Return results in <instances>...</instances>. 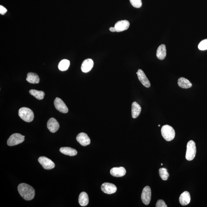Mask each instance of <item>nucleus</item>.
<instances>
[{
	"mask_svg": "<svg viewBox=\"0 0 207 207\" xmlns=\"http://www.w3.org/2000/svg\"><path fill=\"white\" fill-rule=\"evenodd\" d=\"M19 194L27 201L33 199L35 195V191L32 187L26 183H21L18 187Z\"/></svg>",
	"mask_w": 207,
	"mask_h": 207,
	"instance_id": "obj_1",
	"label": "nucleus"
},
{
	"mask_svg": "<svg viewBox=\"0 0 207 207\" xmlns=\"http://www.w3.org/2000/svg\"><path fill=\"white\" fill-rule=\"evenodd\" d=\"M161 133L163 138L167 141H172L175 136L174 128L168 125H164L162 127Z\"/></svg>",
	"mask_w": 207,
	"mask_h": 207,
	"instance_id": "obj_2",
	"label": "nucleus"
},
{
	"mask_svg": "<svg viewBox=\"0 0 207 207\" xmlns=\"http://www.w3.org/2000/svg\"><path fill=\"white\" fill-rule=\"evenodd\" d=\"M19 115L23 120L27 123L31 122L34 119L33 112L30 109L27 107H23L20 109Z\"/></svg>",
	"mask_w": 207,
	"mask_h": 207,
	"instance_id": "obj_3",
	"label": "nucleus"
},
{
	"mask_svg": "<svg viewBox=\"0 0 207 207\" xmlns=\"http://www.w3.org/2000/svg\"><path fill=\"white\" fill-rule=\"evenodd\" d=\"M196 153L195 143L193 141H189L187 143L186 159L188 161H191L194 159Z\"/></svg>",
	"mask_w": 207,
	"mask_h": 207,
	"instance_id": "obj_4",
	"label": "nucleus"
},
{
	"mask_svg": "<svg viewBox=\"0 0 207 207\" xmlns=\"http://www.w3.org/2000/svg\"><path fill=\"white\" fill-rule=\"evenodd\" d=\"M25 137L20 133H14L8 139L7 145L10 146H12L20 144L24 141Z\"/></svg>",
	"mask_w": 207,
	"mask_h": 207,
	"instance_id": "obj_5",
	"label": "nucleus"
},
{
	"mask_svg": "<svg viewBox=\"0 0 207 207\" xmlns=\"http://www.w3.org/2000/svg\"><path fill=\"white\" fill-rule=\"evenodd\" d=\"M38 161L43 169H51L55 167V164L51 160L45 156H40Z\"/></svg>",
	"mask_w": 207,
	"mask_h": 207,
	"instance_id": "obj_6",
	"label": "nucleus"
},
{
	"mask_svg": "<svg viewBox=\"0 0 207 207\" xmlns=\"http://www.w3.org/2000/svg\"><path fill=\"white\" fill-rule=\"evenodd\" d=\"M151 190L150 187L146 186L143 189L141 195L142 200L145 205H147L151 201Z\"/></svg>",
	"mask_w": 207,
	"mask_h": 207,
	"instance_id": "obj_7",
	"label": "nucleus"
},
{
	"mask_svg": "<svg viewBox=\"0 0 207 207\" xmlns=\"http://www.w3.org/2000/svg\"><path fill=\"white\" fill-rule=\"evenodd\" d=\"M55 108L59 111L63 113H67L68 112V109L66 104L60 98L56 97L54 101Z\"/></svg>",
	"mask_w": 207,
	"mask_h": 207,
	"instance_id": "obj_8",
	"label": "nucleus"
},
{
	"mask_svg": "<svg viewBox=\"0 0 207 207\" xmlns=\"http://www.w3.org/2000/svg\"><path fill=\"white\" fill-rule=\"evenodd\" d=\"M101 189L104 193L107 194H112L115 193L117 190L116 187L114 184L108 182L102 184Z\"/></svg>",
	"mask_w": 207,
	"mask_h": 207,
	"instance_id": "obj_9",
	"label": "nucleus"
},
{
	"mask_svg": "<svg viewBox=\"0 0 207 207\" xmlns=\"http://www.w3.org/2000/svg\"><path fill=\"white\" fill-rule=\"evenodd\" d=\"M130 26V23L127 20L119 21L115 23V27L116 32H123L128 30Z\"/></svg>",
	"mask_w": 207,
	"mask_h": 207,
	"instance_id": "obj_10",
	"label": "nucleus"
},
{
	"mask_svg": "<svg viewBox=\"0 0 207 207\" xmlns=\"http://www.w3.org/2000/svg\"><path fill=\"white\" fill-rule=\"evenodd\" d=\"M76 140L81 146H86L90 144L91 140L87 134L84 133H79L76 137Z\"/></svg>",
	"mask_w": 207,
	"mask_h": 207,
	"instance_id": "obj_11",
	"label": "nucleus"
},
{
	"mask_svg": "<svg viewBox=\"0 0 207 207\" xmlns=\"http://www.w3.org/2000/svg\"><path fill=\"white\" fill-rule=\"evenodd\" d=\"M137 74L138 78L140 82L145 87L148 88L151 86V84L149 80L148 79L144 72L142 70H138L137 72Z\"/></svg>",
	"mask_w": 207,
	"mask_h": 207,
	"instance_id": "obj_12",
	"label": "nucleus"
},
{
	"mask_svg": "<svg viewBox=\"0 0 207 207\" xmlns=\"http://www.w3.org/2000/svg\"><path fill=\"white\" fill-rule=\"evenodd\" d=\"M47 128L52 133L58 131L60 128L59 124L55 118H51L48 120L47 124Z\"/></svg>",
	"mask_w": 207,
	"mask_h": 207,
	"instance_id": "obj_13",
	"label": "nucleus"
},
{
	"mask_svg": "<svg viewBox=\"0 0 207 207\" xmlns=\"http://www.w3.org/2000/svg\"><path fill=\"white\" fill-rule=\"evenodd\" d=\"M94 66V62L91 59H87L83 62L81 66V70L83 72H88L92 69Z\"/></svg>",
	"mask_w": 207,
	"mask_h": 207,
	"instance_id": "obj_14",
	"label": "nucleus"
},
{
	"mask_svg": "<svg viewBox=\"0 0 207 207\" xmlns=\"http://www.w3.org/2000/svg\"><path fill=\"white\" fill-rule=\"evenodd\" d=\"M126 172L123 167H115L110 169V173L113 177H120L124 176Z\"/></svg>",
	"mask_w": 207,
	"mask_h": 207,
	"instance_id": "obj_15",
	"label": "nucleus"
},
{
	"mask_svg": "<svg viewBox=\"0 0 207 207\" xmlns=\"http://www.w3.org/2000/svg\"><path fill=\"white\" fill-rule=\"evenodd\" d=\"M191 201V197L189 192L185 191L182 193L180 196L179 198V202L182 206H186L190 203Z\"/></svg>",
	"mask_w": 207,
	"mask_h": 207,
	"instance_id": "obj_16",
	"label": "nucleus"
},
{
	"mask_svg": "<svg viewBox=\"0 0 207 207\" xmlns=\"http://www.w3.org/2000/svg\"><path fill=\"white\" fill-rule=\"evenodd\" d=\"M141 111V107L136 102H133L132 105V115L133 118L136 119L139 116Z\"/></svg>",
	"mask_w": 207,
	"mask_h": 207,
	"instance_id": "obj_17",
	"label": "nucleus"
},
{
	"mask_svg": "<svg viewBox=\"0 0 207 207\" xmlns=\"http://www.w3.org/2000/svg\"><path fill=\"white\" fill-rule=\"evenodd\" d=\"M167 55V50L165 45L164 44L161 45L158 47L156 52V56L160 60H163L165 58Z\"/></svg>",
	"mask_w": 207,
	"mask_h": 207,
	"instance_id": "obj_18",
	"label": "nucleus"
},
{
	"mask_svg": "<svg viewBox=\"0 0 207 207\" xmlns=\"http://www.w3.org/2000/svg\"><path fill=\"white\" fill-rule=\"evenodd\" d=\"M178 84L180 87L184 89H188L192 86L191 83L189 80L183 77L179 78L178 81Z\"/></svg>",
	"mask_w": 207,
	"mask_h": 207,
	"instance_id": "obj_19",
	"label": "nucleus"
},
{
	"mask_svg": "<svg viewBox=\"0 0 207 207\" xmlns=\"http://www.w3.org/2000/svg\"><path fill=\"white\" fill-rule=\"evenodd\" d=\"M26 80L32 84H38L40 81V78L37 74L34 73H28Z\"/></svg>",
	"mask_w": 207,
	"mask_h": 207,
	"instance_id": "obj_20",
	"label": "nucleus"
},
{
	"mask_svg": "<svg viewBox=\"0 0 207 207\" xmlns=\"http://www.w3.org/2000/svg\"><path fill=\"white\" fill-rule=\"evenodd\" d=\"M60 152L65 155L70 156H75L78 153L75 149L68 147H61L60 148Z\"/></svg>",
	"mask_w": 207,
	"mask_h": 207,
	"instance_id": "obj_21",
	"label": "nucleus"
},
{
	"mask_svg": "<svg viewBox=\"0 0 207 207\" xmlns=\"http://www.w3.org/2000/svg\"><path fill=\"white\" fill-rule=\"evenodd\" d=\"M79 203L82 206H87L89 203V198L86 192H83L80 193L79 197Z\"/></svg>",
	"mask_w": 207,
	"mask_h": 207,
	"instance_id": "obj_22",
	"label": "nucleus"
},
{
	"mask_svg": "<svg viewBox=\"0 0 207 207\" xmlns=\"http://www.w3.org/2000/svg\"><path fill=\"white\" fill-rule=\"evenodd\" d=\"M31 95L34 96L38 100H42L45 95V92L43 91H39L35 89H31L29 91Z\"/></svg>",
	"mask_w": 207,
	"mask_h": 207,
	"instance_id": "obj_23",
	"label": "nucleus"
},
{
	"mask_svg": "<svg viewBox=\"0 0 207 207\" xmlns=\"http://www.w3.org/2000/svg\"><path fill=\"white\" fill-rule=\"evenodd\" d=\"M70 65V61L68 60L64 59L62 60L59 63L58 67L60 71H65L68 69Z\"/></svg>",
	"mask_w": 207,
	"mask_h": 207,
	"instance_id": "obj_24",
	"label": "nucleus"
},
{
	"mask_svg": "<svg viewBox=\"0 0 207 207\" xmlns=\"http://www.w3.org/2000/svg\"><path fill=\"white\" fill-rule=\"evenodd\" d=\"M159 173L161 178L163 180L166 181L168 179L169 174L167 169L164 168H160L159 170Z\"/></svg>",
	"mask_w": 207,
	"mask_h": 207,
	"instance_id": "obj_25",
	"label": "nucleus"
},
{
	"mask_svg": "<svg viewBox=\"0 0 207 207\" xmlns=\"http://www.w3.org/2000/svg\"><path fill=\"white\" fill-rule=\"evenodd\" d=\"M199 49L202 51L207 50V39L201 41L198 45Z\"/></svg>",
	"mask_w": 207,
	"mask_h": 207,
	"instance_id": "obj_26",
	"label": "nucleus"
},
{
	"mask_svg": "<svg viewBox=\"0 0 207 207\" xmlns=\"http://www.w3.org/2000/svg\"><path fill=\"white\" fill-rule=\"evenodd\" d=\"M130 1L133 7L139 8L142 6L141 0H130Z\"/></svg>",
	"mask_w": 207,
	"mask_h": 207,
	"instance_id": "obj_27",
	"label": "nucleus"
},
{
	"mask_svg": "<svg viewBox=\"0 0 207 207\" xmlns=\"http://www.w3.org/2000/svg\"><path fill=\"white\" fill-rule=\"evenodd\" d=\"M156 207H167V205L166 204L164 200H158L156 204Z\"/></svg>",
	"mask_w": 207,
	"mask_h": 207,
	"instance_id": "obj_28",
	"label": "nucleus"
},
{
	"mask_svg": "<svg viewBox=\"0 0 207 207\" xmlns=\"http://www.w3.org/2000/svg\"><path fill=\"white\" fill-rule=\"evenodd\" d=\"M7 12V10L2 6H0V14L1 15H4Z\"/></svg>",
	"mask_w": 207,
	"mask_h": 207,
	"instance_id": "obj_29",
	"label": "nucleus"
},
{
	"mask_svg": "<svg viewBox=\"0 0 207 207\" xmlns=\"http://www.w3.org/2000/svg\"><path fill=\"white\" fill-rule=\"evenodd\" d=\"M110 30L111 32H116L115 30V27H111L110 28Z\"/></svg>",
	"mask_w": 207,
	"mask_h": 207,
	"instance_id": "obj_30",
	"label": "nucleus"
},
{
	"mask_svg": "<svg viewBox=\"0 0 207 207\" xmlns=\"http://www.w3.org/2000/svg\"><path fill=\"white\" fill-rule=\"evenodd\" d=\"M158 126H159V127H160V125H158Z\"/></svg>",
	"mask_w": 207,
	"mask_h": 207,
	"instance_id": "obj_31",
	"label": "nucleus"
},
{
	"mask_svg": "<svg viewBox=\"0 0 207 207\" xmlns=\"http://www.w3.org/2000/svg\"><path fill=\"white\" fill-rule=\"evenodd\" d=\"M161 165H163V164H161Z\"/></svg>",
	"mask_w": 207,
	"mask_h": 207,
	"instance_id": "obj_32",
	"label": "nucleus"
}]
</instances>
